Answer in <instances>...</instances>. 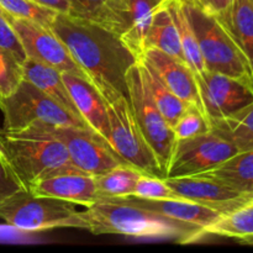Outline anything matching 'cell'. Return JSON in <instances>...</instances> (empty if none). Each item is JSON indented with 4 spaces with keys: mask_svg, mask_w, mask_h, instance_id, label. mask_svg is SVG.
<instances>
[{
    "mask_svg": "<svg viewBox=\"0 0 253 253\" xmlns=\"http://www.w3.org/2000/svg\"><path fill=\"white\" fill-rule=\"evenodd\" d=\"M51 30L66 44L105 103L127 95L126 74L138 61L115 32L89 20L58 14Z\"/></svg>",
    "mask_w": 253,
    "mask_h": 253,
    "instance_id": "6da1fadb",
    "label": "cell"
},
{
    "mask_svg": "<svg viewBox=\"0 0 253 253\" xmlns=\"http://www.w3.org/2000/svg\"><path fill=\"white\" fill-rule=\"evenodd\" d=\"M0 163L22 190L49 175L79 170L71 162L63 143L47 125H32L24 130H0Z\"/></svg>",
    "mask_w": 253,
    "mask_h": 253,
    "instance_id": "7a4b0ae2",
    "label": "cell"
},
{
    "mask_svg": "<svg viewBox=\"0 0 253 253\" xmlns=\"http://www.w3.org/2000/svg\"><path fill=\"white\" fill-rule=\"evenodd\" d=\"M81 215L85 222V230L94 235L175 240L182 244H190L204 237L200 230L115 199L96 200L82 210Z\"/></svg>",
    "mask_w": 253,
    "mask_h": 253,
    "instance_id": "3957f363",
    "label": "cell"
},
{
    "mask_svg": "<svg viewBox=\"0 0 253 253\" xmlns=\"http://www.w3.org/2000/svg\"><path fill=\"white\" fill-rule=\"evenodd\" d=\"M208 72L237 79L253 89V69L234 37L215 16L197 5L184 4Z\"/></svg>",
    "mask_w": 253,
    "mask_h": 253,
    "instance_id": "277c9868",
    "label": "cell"
},
{
    "mask_svg": "<svg viewBox=\"0 0 253 253\" xmlns=\"http://www.w3.org/2000/svg\"><path fill=\"white\" fill-rule=\"evenodd\" d=\"M0 220L26 232L86 229L76 204L22 189L0 202Z\"/></svg>",
    "mask_w": 253,
    "mask_h": 253,
    "instance_id": "5b68a950",
    "label": "cell"
},
{
    "mask_svg": "<svg viewBox=\"0 0 253 253\" xmlns=\"http://www.w3.org/2000/svg\"><path fill=\"white\" fill-rule=\"evenodd\" d=\"M0 110L4 116L2 130L6 131L24 130L32 125L77 126L90 130L74 120L49 96L25 78L14 93L0 98Z\"/></svg>",
    "mask_w": 253,
    "mask_h": 253,
    "instance_id": "8992f818",
    "label": "cell"
},
{
    "mask_svg": "<svg viewBox=\"0 0 253 253\" xmlns=\"http://www.w3.org/2000/svg\"><path fill=\"white\" fill-rule=\"evenodd\" d=\"M126 84L133 115L146 141L157 158L158 166L165 178L166 169L175 143L174 132L151 96L143 77L140 59L136 61L127 71Z\"/></svg>",
    "mask_w": 253,
    "mask_h": 253,
    "instance_id": "52a82bcc",
    "label": "cell"
},
{
    "mask_svg": "<svg viewBox=\"0 0 253 253\" xmlns=\"http://www.w3.org/2000/svg\"><path fill=\"white\" fill-rule=\"evenodd\" d=\"M110 126V142L119 156L145 175L163 178L157 158L146 141L131 108L128 96L105 103Z\"/></svg>",
    "mask_w": 253,
    "mask_h": 253,
    "instance_id": "ba28073f",
    "label": "cell"
},
{
    "mask_svg": "<svg viewBox=\"0 0 253 253\" xmlns=\"http://www.w3.org/2000/svg\"><path fill=\"white\" fill-rule=\"evenodd\" d=\"M239 152L214 131L175 140L165 178L190 177L210 172Z\"/></svg>",
    "mask_w": 253,
    "mask_h": 253,
    "instance_id": "9c48e42d",
    "label": "cell"
},
{
    "mask_svg": "<svg viewBox=\"0 0 253 253\" xmlns=\"http://www.w3.org/2000/svg\"><path fill=\"white\" fill-rule=\"evenodd\" d=\"M54 137L66 147L71 162L82 172L93 177L127 165L113 146L94 131L77 126H47ZM128 166V165H127Z\"/></svg>",
    "mask_w": 253,
    "mask_h": 253,
    "instance_id": "30bf717a",
    "label": "cell"
},
{
    "mask_svg": "<svg viewBox=\"0 0 253 253\" xmlns=\"http://www.w3.org/2000/svg\"><path fill=\"white\" fill-rule=\"evenodd\" d=\"M10 25L14 29L26 58L36 59L61 73H72L88 78L83 69L78 66L66 44L56 36L51 27L24 19L9 17Z\"/></svg>",
    "mask_w": 253,
    "mask_h": 253,
    "instance_id": "8fae6325",
    "label": "cell"
},
{
    "mask_svg": "<svg viewBox=\"0 0 253 253\" xmlns=\"http://www.w3.org/2000/svg\"><path fill=\"white\" fill-rule=\"evenodd\" d=\"M208 120L225 118L253 103V89L247 84L216 72H205L197 79Z\"/></svg>",
    "mask_w": 253,
    "mask_h": 253,
    "instance_id": "7c38bea8",
    "label": "cell"
},
{
    "mask_svg": "<svg viewBox=\"0 0 253 253\" xmlns=\"http://www.w3.org/2000/svg\"><path fill=\"white\" fill-rule=\"evenodd\" d=\"M166 184L179 198L208 208L217 210L221 214L232 211L236 208L246 204L251 198L229 185L207 177V175H190V177L163 178Z\"/></svg>",
    "mask_w": 253,
    "mask_h": 253,
    "instance_id": "4fadbf2b",
    "label": "cell"
},
{
    "mask_svg": "<svg viewBox=\"0 0 253 253\" xmlns=\"http://www.w3.org/2000/svg\"><path fill=\"white\" fill-rule=\"evenodd\" d=\"M119 202L127 203L140 209L147 210L160 216L167 217L172 221L179 222V224L187 225V226L194 227L202 231L204 236V230L209 225L216 221L221 212L217 210L208 208L205 205L198 204L192 200L182 199V198H174V199H146V198H138L135 195L125 198H114Z\"/></svg>",
    "mask_w": 253,
    "mask_h": 253,
    "instance_id": "5bb4252c",
    "label": "cell"
},
{
    "mask_svg": "<svg viewBox=\"0 0 253 253\" xmlns=\"http://www.w3.org/2000/svg\"><path fill=\"white\" fill-rule=\"evenodd\" d=\"M140 59L145 61L155 69L163 83L178 98L182 99L188 105L197 106L204 113L197 79L185 62L152 47H147Z\"/></svg>",
    "mask_w": 253,
    "mask_h": 253,
    "instance_id": "9a60e30c",
    "label": "cell"
},
{
    "mask_svg": "<svg viewBox=\"0 0 253 253\" xmlns=\"http://www.w3.org/2000/svg\"><path fill=\"white\" fill-rule=\"evenodd\" d=\"M62 77L83 120L96 135L111 145L105 101L93 83L89 79L72 73H62Z\"/></svg>",
    "mask_w": 253,
    "mask_h": 253,
    "instance_id": "2e32d148",
    "label": "cell"
},
{
    "mask_svg": "<svg viewBox=\"0 0 253 253\" xmlns=\"http://www.w3.org/2000/svg\"><path fill=\"white\" fill-rule=\"evenodd\" d=\"M30 192L66 200L85 208L99 200L94 177L82 170H71L49 175L35 184Z\"/></svg>",
    "mask_w": 253,
    "mask_h": 253,
    "instance_id": "e0dca14e",
    "label": "cell"
},
{
    "mask_svg": "<svg viewBox=\"0 0 253 253\" xmlns=\"http://www.w3.org/2000/svg\"><path fill=\"white\" fill-rule=\"evenodd\" d=\"M22 71H24L25 79L35 84L40 90L49 96L57 105L67 111L74 120L81 123L85 127L90 128L79 114L78 109L72 99L71 93L64 83L61 72L42 63V62L31 58H26L22 62Z\"/></svg>",
    "mask_w": 253,
    "mask_h": 253,
    "instance_id": "ac0fdd59",
    "label": "cell"
},
{
    "mask_svg": "<svg viewBox=\"0 0 253 253\" xmlns=\"http://www.w3.org/2000/svg\"><path fill=\"white\" fill-rule=\"evenodd\" d=\"M124 32L120 39L140 59L152 16L163 0H120Z\"/></svg>",
    "mask_w": 253,
    "mask_h": 253,
    "instance_id": "d6986e66",
    "label": "cell"
},
{
    "mask_svg": "<svg viewBox=\"0 0 253 253\" xmlns=\"http://www.w3.org/2000/svg\"><path fill=\"white\" fill-rule=\"evenodd\" d=\"M147 47L157 48L169 56L185 62L179 34H178L177 26L167 5V0H163L153 14L152 21H151L145 40V49Z\"/></svg>",
    "mask_w": 253,
    "mask_h": 253,
    "instance_id": "ffe728a7",
    "label": "cell"
},
{
    "mask_svg": "<svg viewBox=\"0 0 253 253\" xmlns=\"http://www.w3.org/2000/svg\"><path fill=\"white\" fill-rule=\"evenodd\" d=\"M232 189L253 198V148L240 151L215 169L205 173Z\"/></svg>",
    "mask_w": 253,
    "mask_h": 253,
    "instance_id": "44dd1931",
    "label": "cell"
},
{
    "mask_svg": "<svg viewBox=\"0 0 253 253\" xmlns=\"http://www.w3.org/2000/svg\"><path fill=\"white\" fill-rule=\"evenodd\" d=\"M216 19L234 37L253 69V0H232L229 11Z\"/></svg>",
    "mask_w": 253,
    "mask_h": 253,
    "instance_id": "7402d4cb",
    "label": "cell"
},
{
    "mask_svg": "<svg viewBox=\"0 0 253 253\" xmlns=\"http://www.w3.org/2000/svg\"><path fill=\"white\" fill-rule=\"evenodd\" d=\"M205 235L237 240L246 245H253V202L222 214L216 221L204 230Z\"/></svg>",
    "mask_w": 253,
    "mask_h": 253,
    "instance_id": "603a6c76",
    "label": "cell"
},
{
    "mask_svg": "<svg viewBox=\"0 0 253 253\" xmlns=\"http://www.w3.org/2000/svg\"><path fill=\"white\" fill-rule=\"evenodd\" d=\"M167 5L169 7L173 20H174L175 26H177L178 34H179L185 62L194 73L195 79L202 78L207 72V68H205L204 59H203L202 52H200L199 44H198L197 36L190 25L184 2H182L180 0H167Z\"/></svg>",
    "mask_w": 253,
    "mask_h": 253,
    "instance_id": "cb8c5ba5",
    "label": "cell"
},
{
    "mask_svg": "<svg viewBox=\"0 0 253 253\" xmlns=\"http://www.w3.org/2000/svg\"><path fill=\"white\" fill-rule=\"evenodd\" d=\"M68 15L89 20L121 37L124 31L120 0H69Z\"/></svg>",
    "mask_w": 253,
    "mask_h": 253,
    "instance_id": "d4e9b609",
    "label": "cell"
},
{
    "mask_svg": "<svg viewBox=\"0 0 253 253\" xmlns=\"http://www.w3.org/2000/svg\"><path fill=\"white\" fill-rule=\"evenodd\" d=\"M211 131L240 151L253 148V103L225 118L210 121Z\"/></svg>",
    "mask_w": 253,
    "mask_h": 253,
    "instance_id": "484cf974",
    "label": "cell"
},
{
    "mask_svg": "<svg viewBox=\"0 0 253 253\" xmlns=\"http://www.w3.org/2000/svg\"><path fill=\"white\" fill-rule=\"evenodd\" d=\"M141 66H142V72L143 77H145L146 84H147V88L150 90L151 96H152L153 101L157 105L158 110L161 111V114L163 115V118L166 119V121L168 123V125L170 127L175 125V123L178 121V119L180 118L184 110L187 109L188 104H185L182 99L178 98L165 83H163L162 79L160 78L157 73H156L155 69L150 66L148 63H146L145 61L140 59Z\"/></svg>",
    "mask_w": 253,
    "mask_h": 253,
    "instance_id": "4316f807",
    "label": "cell"
},
{
    "mask_svg": "<svg viewBox=\"0 0 253 253\" xmlns=\"http://www.w3.org/2000/svg\"><path fill=\"white\" fill-rule=\"evenodd\" d=\"M143 173L131 166L124 165L94 177L99 199H114L133 195L137 180Z\"/></svg>",
    "mask_w": 253,
    "mask_h": 253,
    "instance_id": "83f0119b",
    "label": "cell"
},
{
    "mask_svg": "<svg viewBox=\"0 0 253 253\" xmlns=\"http://www.w3.org/2000/svg\"><path fill=\"white\" fill-rule=\"evenodd\" d=\"M0 10L9 17L30 20L47 27H51L58 14L36 0H0Z\"/></svg>",
    "mask_w": 253,
    "mask_h": 253,
    "instance_id": "f1b7e54d",
    "label": "cell"
},
{
    "mask_svg": "<svg viewBox=\"0 0 253 253\" xmlns=\"http://www.w3.org/2000/svg\"><path fill=\"white\" fill-rule=\"evenodd\" d=\"M24 79L22 63L12 52L0 46V98L9 96Z\"/></svg>",
    "mask_w": 253,
    "mask_h": 253,
    "instance_id": "f546056e",
    "label": "cell"
},
{
    "mask_svg": "<svg viewBox=\"0 0 253 253\" xmlns=\"http://www.w3.org/2000/svg\"><path fill=\"white\" fill-rule=\"evenodd\" d=\"M172 128L175 140H183L209 132L211 131V125L202 110L194 105H188Z\"/></svg>",
    "mask_w": 253,
    "mask_h": 253,
    "instance_id": "4dcf8cb0",
    "label": "cell"
},
{
    "mask_svg": "<svg viewBox=\"0 0 253 253\" xmlns=\"http://www.w3.org/2000/svg\"><path fill=\"white\" fill-rule=\"evenodd\" d=\"M133 195L146 199H174L179 198L167 184L163 178L142 174L137 180Z\"/></svg>",
    "mask_w": 253,
    "mask_h": 253,
    "instance_id": "1f68e13d",
    "label": "cell"
},
{
    "mask_svg": "<svg viewBox=\"0 0 253 253\" xmlns=\"http://www.w3.org/2000/svg\"><path fill=\"white\" fill-rule=\"evenodd\" d=\"M0 46L12 52L21 63L26 59V54H25L24 48H22L16 34L10 25L7 16L1 10H0Z\"/></svg>",
    "mask_w": 253,
    "mask_h": 253,
    "instance_id": "d6a6232c",
    "label": "cell"
},
{
    "mask_svg": "<svg viewBox=\"0 0 253 253\" xmlns=\"http://www.w3.org/2000/svg\"><path fill=\"white\" fill-rule=\"evenodd\" d=\"M232 0H199L197 6L215 17L222 16L229 11Z\"/></svg>",
    "mask_w": 253,
    "mask_h": 253,
    "instance_id": "836d02e7",
    "label": "cell"
},
{
    "mask_svg": "<svg viewBox=\"0 0 253 253\" xmlns=\"http://www.w3.org/2000/svg\"><path fill=\"white\" fill-rule=\"evenodd\" d=\"M20 189H21L20 185L10 177L9 173L5 170V168L0 163V202Z\"/></svg>",
    "mask_w": 253,
    "mask_h": 253,
    "instance_id": "e575fe53",
    "label": "cell"
},
{
    "mask_svg": "<svg viewBox=\"0 0 253 253\" xmlns=\"http://www.w3.org/2000/svg\"><path fill=\"white\" fill-rule=\"evenodd\" d=\"M40 4L49 7L61 14H69L71 12V2L69 0H36Z\"/></svg>",
    "mask_w": 253,
    "mask_h": 253,
    "instance_id": "d590c367",
    "label": "cell"
},
{
    "mask_svg": "<svg viewBox=\"0 0 253 253\" xmlns=\"http://www.w3.org/2000/svg\"><path fill=\"white\" fill-rule=\"evenodd\" d=\"M182 2H184V4H189V5H198V1L199 0H180Z\"/></svg>",
    "mask_w": 253,
    "mask_h": 253,
    "instance_id": "8d00e7d4",
    "label": "cell"
},
{
    "mask_svg": "<svg viewBox=\"0 0 253 253\" xmlns=\"http://www.w3.org/2000/svg\"><path fill=\"white\" fill-rule=\"evenodd\" d=\"M250 202H253V198H251V199H250Z\"/></svg>",
    "mask_w": 253,
    "mask_h": 253,
    "instance_id": "74e56055",
    "label": "cell"
}]
</instances>
